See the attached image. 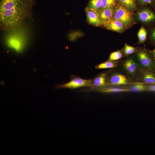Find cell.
<instances>
[{"mask_svg": "<svg viewBox=\"0 0 155 155\" xmlns=\"http://www.w3.org/2000/svg\"><path fill=\"white\" fill-rule=\"evenodd\" d=\"M36 0H0V28L14 31L25 20L31 18Z\"/></svg>", "mask_w": 155, "mask_h": 155, "instance_id": "cell-1", "label": "cell"}, {"mask_svg": "<svg viewBox=\"0 0 155 155\" xmlns=\"http://www.w3.org/2000/svg\"><path fill=\"white\" fill-rule=\"evenodd\" d=\"M121 66L122 71L129 78H138L141 69L134 58L131 57L127 58L122 61Z\"/></svg>", "mask_w": 155, "mask_h": 155, "instance_id": "cell-2", "label": "cell"}, {"mask_svg": "<svg viewBox=\"0 0 155 155\" xmlns=\"http://www.w3.org/2000/svg\"><path fill=\"white\" fill-rule=\"evenodd\" d=\"M112 18L120 21L126 27L131 26L133 22L131 13L125 7L119 5L114 8Z\"/></svg>", "mask_w": 155, "mask_h": 155, "instance_id": "cell-3", "label": "cell"}, {"mask_svg": "<svg viewBox=\"0 0 155 155\" xmlns=\"http://www.w3.org/2000/svg\"><path fill=\"white\" fill-rule=\"evenodd\" d=\"M135 59L141 69L152 71L154 68L153 59L148 52L144 50L137 52Z\"/></svg>", "mask_w": 155, "mask_h": 155, "instance_id": "cell-4", "label": "cell"}, {"mask_svg": "<svg viewBox=\"0 0 155 155\" xmlns=\"http://www.w3.org/2000/svg\"><path fill=\"white\" fill-rule=\"evenodd\" d=\"M132 84L130 78L120 72L115 71L109 75H107V85L122 86Z\"/></svg>", "mask_w": 155, "mask_h": 155, "instance_id": "cell-5", "label": "cell"}, {"mask_svg": "<svg viewBox=\"0 0 155 155\" xmlns=\"http://www.w3.org/2000/svg\"><path fill=\"white\" fill-rule=\"evenodd\" d=\"M84 86H92V82L91 80L76 78L66 84L58 85L57 87L58 88H74Z\"/></svg>", "mask_w": 155, "mask_h": 155, "instance_id": "cell-6", "label": "cell"}, {"mask_svg": "<svg viewBox=\"0 0 155 155\" xmlns=\"http://www.w3.org/2000/svg\"><path fill=\"white\" fill-rule=\"evenodd\" d=\"M85 11L87 21L90 24L96 26H101L103 25L99 15L98 11L87 7L86 8Z\"/></svg>", "mask_w": 155, "mask_h": 155, "instance_id": "cell-7", "label": "cell"}, {"mask_svg": "<svg viewBox=\"0 0 155 155\" xmlns=\"http://www.w3.org/2000/svg\"><path fill=\"white\" fill-rule=\"evenodd\" d=\"M115 7L106 8L100 9L98 11L100 18L103 25L104 26L112 18Z\"/></svg>", "mask_w": 155, "mask_h": 155, "instance_id": "cell-8", "label": "cell"}, {"mask_svg": "<svg viewBox=\"0 0 155 155\" xmlns=\"http://www.w3.org/2000/svg\"><path fill=\"white\" fill-rule=\"evenodd\" d=\"M137 17L138 19L142 22L148 23L155 20V14L150 9L145 8L138 13Z\"/></svg>", "mask_w": 155, "mask_h": 155, "instance_id": "cell-9", "label": "cell"}, {"mask_svg": "<svg viewBox=\"0 0 155 155\" xmlns=\"http://www.w3.org/2000/svg\"><path fill=\"white\" fill-rule=\"evenodd\" d=\"M138 78L144 84H155V73L152 71L141 69Z\"/></svg>", "mask_w": 155, "mask_h": 155, "instance_id": "cell-10", "label": "cell"}, {"mask_svg": "<svg viewBox=\"0 0 155 155\" xmlns=\"http://www.w3.org/2000/svg\"><path fill=\"white\" fill-rule=\"evenodd\" d=\"M104 26L108 29L118 32L123 31L127 27L120 21L113 18Z\"/></svg>", "mask_w": 155, "mask_h": 155, "instance_id": "cell-11", "label": "cell"}, {"mask_svg": "<svg viewBox=\"0 0 155 155\" xmlns=\"http://www.w3.org/2000/svg\"><path fill=\"white\" fill-rule=\"evenodd\" d=\"M107 74L105 73L98 75L94 80L92 86L94 87L102 88L107 86Z\"/></svg>", "mask_w": 155, "mask_h": 155, "instance_id": "cell-12", "label": "cell"}, {"mask_svg": "<svg viewBox=\"0 0 155 155\" xmlns=\"http://www.w3.org/2000/svg\"><path fill=\"white\" fill-rule=\"evenodd\" d=\"M100 91L105 93L120 92H130L127 88H120L112 87H104L100 89Z\"/></svg>", "mask_w": 155, "mask_h": 155, "instance_id": "cell-13", "label": "cell"}, {"mask_svg": "<svg viewBox=\"0 0 155 155\" xmlns=\"http://www.w3.org/2000/svg\"><path fill=\"white\" fill-rule=\"evenodd\" d=\"M118 65V61H108L100 63L96 66V68L97 69H104L115 68Z\"/></svg>", "mask_w": 155, "mask_h": 155, "instance_id": "cell-14", "label": "cell"}, {"mask_svg": "<svg viewBox=\"0 0 155 155\" xmlns=\"http://www.w3.org/2000/svg\"><path fill=\"white\" fill-rule=\"evenodd\" d=\"M147 85L143 83L134 84L127 88L130 92H141L146 91Z\"/></svg>", "mask_w": 155, "mask_h": 155, "instance_id": "cell-15", "label": "cell"}, {"mask_svg": "<svg viewBox=\"0 0 155 155\" xmlns=\"http://www.w3.org/2000/svg\"><path fill=\"white\" fill-rule=\"evenodd\" d=\"M122 5L129 10H133L136 8L134 0H119Z\"/></svg>", "mask_w": 155, "mask_h": 155, "instance_id": "cell-16", "label": "cell"}, {"mask_svg": "<svg viewBox=\"0 0 155 155\" xmlns=\"http://www.w3.org/2000/svg\"><path fill=\"white\" fill-rule=\"evenodd\" d=\"M102 0H90L87 7L98 11L100 9Z\"/></svg>", "mask_w": 155, "mask_h": 155, "instance_id": "cell-17", "label": "cell"}, {"mask_svg": "<svg viewBox=\"0 0 155 155\" xmlns=\"http://www.w3.org/2000/svg\"><path fill=\"white\" fill-rule=\"evenodd\" d=\"M123 52L122 50H119L112 53L110 55L108 61H116L121 58L123 57Z\"/></svg>", "mask_w": 155, "mask_h": 155, "instance_id": "cell-18", "label": "cell"}, {"mask_svg": "<svg viewBox=\"0 0 155 155\" xmlns=\"http://www.w3.org/2000/svg\"><path fill=\"white\" fill-rule=\"evenodd\" d=\"M147 33L146 30L142 27L139 30L137 36L140 43H142L146 40L147 38Z\"/></svg>", "mask_w": 155, "mask_h": 155, "instance_id": "cell-19", "label": "cell"}, {"mask_svg": "<svg viewBox=\"0 0 155 155\" xmlns=\"http://www.w3.org/2000/svg\"><path fill=\"white\" fill-rule=\"evenodd\" d=\"M117 0H102L100 9L106 8L115 7Z\"/></svg>", "mask_w": 155, "mask_h": 155, "instance_id": "cell-20", "label": "cell"}, {"mask_svg": "<svg viewBox=\"0 0 155 155\" xmlns=\"http://www.w3.org/2000/svg\"><path fill=\"white\" fill-rule=\"evenodd\" d=\"M137 51V49L135 47L130 46L127 44H125L123 50L124 55L127 56Z\"/></svg>", "mask_w": 155, "mask_h": 155, "instance_id": "cell-21", "label": "cell"}, {"mask_svg": "<svg viewBox=\"0 0 155 155\" xmlns=\"http://www.w3.org/2000/svg\"><path fill=\"white\" fill-rule=\"evenodd\" d=\"M137 1L139 4L144 5L152 3L155 1V0H137Z\"/></svg>", "mask_w": 155, "mask_h": 155, "instance_id": "cell-22", "label": "cell"}, {"mask_svg": "<svg viewBox=\"0 0 155 155\" xmlns=\"http://www.w3.org/2000/svg\"><path fill=\"white\" fill-rule=\"evenodd\" d=\"M146 91L155 92V84L147 85Z\"/></svg>", "mask_w": 155, "mask_h": 155, "instance_id": "cell-23", "label": "cell"}, {"mask_svg": "<svg viewBox=\"0 0 155 155\" xmlns=\"http://www.w3.org/2000/svg\"><path fill=\"white\" fill-rule=\"evenodd\" d=\"M150 39L153 41L155 42V27L153 28L150 32Z\"/></svg>", "mask_w": 155, "mask_h": 155, "instance_id": "cell-24", "label": "cell"}, {"mask_svg": "<svg viewBox=\"0 0 155 155\" xmlns=\"http://www.w3.org/2000/svg\"><path fill=\"white\" fill-rule=\"evenodd\" d=\"M151 53L154 59L155 60V49L152 51Z\"/></svg>", "mask_w": 155, "mask_h": 155, "instance_id": "cell-25", "label": "cell"}, {"mask_svg": "<svg viewBox=\"0 0 155 155\" xmlns=\"http://www.w3.org/2000/svg\"><path fill=\"white\" fill-rule=\"evenodd\" d=\"M154 7L155 8V2L154 3Z\"/></svg>", "mask_w": 155, "mask_h": 155, "instance_id": "cell-26", "label": "cell"}]
</instances>
